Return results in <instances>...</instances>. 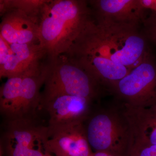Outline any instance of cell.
Instances as JSON below:
<instances>
[{
    "mask_svg": "<svg viewBox=\"0 0 156 156\" xmlns=\"http://www.w3.org/2000/svg\"><path fill=\"white\" fill-rule=\"evenodd\" d=\"M93 19L88 1L47 0L39 15V44L46 60L65 54Z\"/></svg>",
    "mask_w": 156,
    "mask_h": 156,
    "instance_id": "6da1fadb",
    "label": "cell"
},
{
    "mask_svg": "<svg viewBox=\"0 0 156 156\" xmlns=\"http://www.w3.org/2000/svg\"><path fill=\"white\" fill-rule=\"evenodd\" d=\"M78 38L101 55L131 71L151 53L144 34L131 26L94 19Z\"/></svg>",
    "mask_w": 156,
    "mask_h": 156,
    "instance_id": "7a4b0ae2",
    "label": "cell"
},
{
    "mask_svg": "<svg viewBox=\"0 0 156 156\" xmlns=\"http://www.w3.org/2000/svg\"><path fill=\"white\" fill-rule=\"evenodd\" d=\"M44 90L41 102L62 95H73L93 101L103 87L85 68L66 54L46 60Z\"/></svg>",
    "mask_w": 156,
    "mask_h": 156,
    "instance_id": "3957f363",
    "label": "cell"
},
{
    "mask_svg": "<svg viewBox=\"0 0 156 156\" xmlns=\"http://www.w3.org/2000/svg\"><path fill=\"white\" fill-rule=\"evenodd\" d=\"M84 125L89 145L95 152L127 156L134 137L121 107L91 112Z\"/></svg>",
    "mask_w": 156,
    "mask_h": 156,
    "instance_id": "277c9868",
    "label": "cell"
},
{
    "mask_svg": "<svg viewBox=\"0 0 156 156\" xmlns=\"http://www.w3.org/2000/svg\"><path fill=\"white\" fill-rule=\"evenodd\" d=\"M122 104L138 107L156 105V60L151 53L111 90Z\"/></svg>",
    "mask_w": 156,
    "mask_h": 156,
    "instance_id": "5b68a950",
    "label": "cell"
},
{
    "mask_svg": "<svg viewBox=\"0 0 156 156\" xmlns=\"http://www.w3.org/2000/svg\"><path fill=\"white\" fill-rule=\"evenodd\" d=\"M34 119L6 121L0 145L7 156H46L44 142L47 127L39 126Z\"/></svg>",
    "mask_w": 156,
    "mask_h": 156,
    "instance_id": "8992f818",
    "label": "cell"
},
{
    "mask_svg": "<svg viewBox=\"0 0 156 156\" xmlns=\"http://www.w3.org/2000/svg\"><path fill=\"white\" fill-rule=\"evenodd\" d=\"M46 60L39 44H9L0 37V78L34 75L41 72Z\"/></svg>",
    "mask_w": 156,
    "mask_h": 156,
    "instance_id": "52a82bcc",
    "label": "cell"
},
{
    "mask_svg": "<svg viewBox=\"0 0 156 156\" xmlns=\"http://www.w3.org/2000/svg\"><path fill=\"white\" fill-rule=\"evenodd\" d=\"M86 69L102 87L110 91L131 71L101 55L87 43L77 39L65 53Z\"/></svg>",
    "mask_w": 156,
    "mask_h": 156,
    "instance_id": "ba28073f",
    "label": "cell"
},
{
    "mask_svg": "<svg viewBox=\"0 0 156 156\" xmlns=\"http://www.w3.org/2000/svg\"><path fill=\"white\" fill-rule=\"evenodd\" d=\"M43 146L45 153L54 156H92L93 153L87 139L84 122L48 126Z\"/></svg>",
    "mask_w": 156,
    "mask_h": 156,
    "instance_id": "9c48e42d",
    "label": "cell"
},
{
    "mask_svg": "<svg viewBox=\"0 0 156 156\" xmlns=\"http://www.w3.org/2000/svg\"><path fill=\"white\" fill-rule=\"evenodd\" d=\"M95 21L131 26L139 28L144 23L146 10L140 0L88 1Z\"/></svg>",
    "mask_w": 156,
    "mask_h": 156,
    "instance_id": "30bf717a",
    "label": "cell"
},
{
    "mask_svg": "<svg viewBox=\"0 0 156 156\" xmlns=\"http://www.w3.org/2000/svg\"><path fill=\"white\" fill-rule=\"evenodd\" d=\"M92 101L69 95H59L41 102L49 117L50 127L84 122L91 112Z\"/></svg>",
    "mask_w": 156,
    "mask_h": 156,
    "instance_id": "8fae6325",
    "label": "cell"
},
{
    "mask_svg": "<svg viewBox=\"0 0 156 156\" xmlns=\"http://www.w3.org/2000/svg\"><path fill=\"white\" fill-rule=\"evenodd\" d=\"M0 23V37L9 44H39V17L12 9L6 11Z\"/></svg>",
    "mask_w": 156,
    "mask_h": 156,
    "instance_id": "7c38bea8",
    "label": "cell"
},
{
    "mask_svg": "<svg viewBox=\"0 0 156 156\" xmlns=\"http://www.w3.org/2000/svg\"><path fill=\"white\" fill-rule=\"evenodd\" d=\"M45 78V64L41 72L24 78L15 106L7 121L34 119L38 108L41 106L40 89Z\"/></svg>",
    "mask_w": 156,
    "mask_h": 156,
    "instance_id": "4fadbf2b",
    "label": "cell"
},
{
    "mask_svg": "<svg viewBox=\"0 0 156 156\" xmlns=\"http://www.w3.org/2000/svg\"><path fill=\"white\" fill-rule=\"evenodd\" d=\"M134 141L156 145V105L138 107L122 104Z\"/></svg>",
    "mask_w": 156,
    "mask_h": 156,
    "instance_id": "5bb4252c",
    "label": "cell"
},
{
    "mask_svg": "<svg viewBox=\"0 0 156 156\" xmlns=\"http://www.w3.org/2000/svg\"><path fill=\"white\" fill-rule=\"evenodd\" d=\"M25 76H20L9 78L1 86L0 111L6 119L10 116L14 109L23 80Z\"/></svg>",
    "mask_w": 156,
    "mask_h": 156,
    "instance_id": "9a60e30c",
    "label": "cell"
},
{
    "mask_svg": "<svg viewBox=\"0 0 156 156\" xmlns=\"http://www.w3.org/2000/svg\"><path fill=\"white\" fill-rule=\"evenodd\" d=\"M47 0H0V16L10 9L24 11L29 15L39 17L43 5Z\"/></svg>",
    "mask_w": 156,
    "mask_h": 156,
    "instance_id": "2e32d148",
    "label": "cell"
},
{
    "mask_svg": "<svg viewBox=\"0 0 156 156\" xmlns=\"http://www.w3.org/2000/svg\"><path fill=\"white\" fill-rule=\"evenodd\" d=\"M127 156H156V145L134 141Z\"/></svg>",
    "mask_w": 156,
    "mask_h": 156,
    "instance_id": "e0dca14e",
    "label": "cell"
},
{
    "mask_svg": "<svg viewBox=\"0 0 156 156\" xmlns=\"http://www.w3.org/2000/svg\"><path fill=\"white\" fill-rule=\"evenodd\" d=\"M143 23L144 27L143 34L147 40L156 46V12H151Z\"/></svg>",
    "mask_w": 156,
    "mask_h": 156,
    "instance_id": "ac0fdd59",
    "label": "cell"
},
{
    "mask_svg": "<svg viewBox=\"0 0 156 156\" xmlns=\"http://www.w3.org/2000/svg\"><path fill=\"white\" fill-rule=\"evenodd\" d=\"M140 2L146 11L150 10L151 12H156V0H140Z\"/></svg>",
    "mask_w": 156,
    "mask_h": 156,
    "instance_id": "d6986e66",
    "label": "cell"
},
{
    "mask_svg": "<svg viewBox=\"0 0 156 156\" xmlns=\"http://www.w3.org/2000/svg\"><path fill=\"white\" fill-rule=\"evenodd\" d=\"M92 156H122L112 153L105 151H98L93 152Z\"/></svg>",
    "mask_w": 156,
    "mask_h": 156,
    "instance_id": "ffe728a7",
    "label": "cell"
}]
</instances>
